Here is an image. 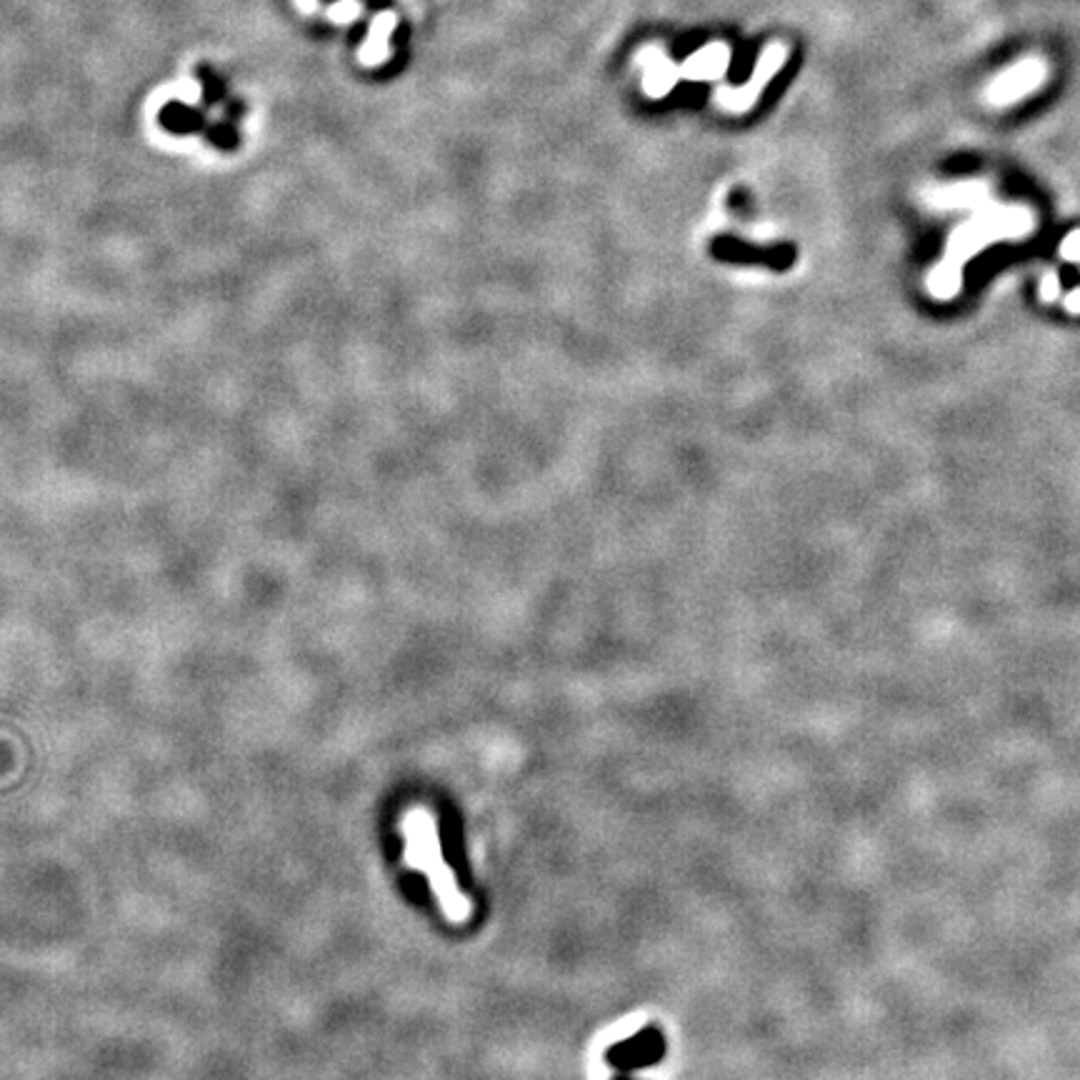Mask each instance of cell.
<instances>
[{
    "label": "cell",
    "instance_id": "cell-1",
    "mask_svg": "<svg viewBox=\"0 0 1080 1080\" xmlns=\"http://www.w3.org/2000/svg\"><path fill=\"white\" fill-rule=\"evenodd\" d=\"M405 835V865L418 873L428 875V883L433 895L438 898V905L453 923H463L470 915V900L463 890L455 885L453 870L448 868L440 848L438 830H435V818L430 810L413 808L408 810L403 820Z\"/></svg>",
    "mask_w": 1080,
    "mask_h": 1080
},
{
    "label": "cell",
    "instance_id": "cell-2",
    "mask_svg": "<svg viewBox=\"0 0 1080 1080\" xmlns=\"http://www.w3.org/2000/svg\"><path fill=\"white\" fill-rule=\"evenodd\" d=\"M1048 63L1040 55H1025V58L1015 60L1010 68L1000 70L998 75H993L988 85L983 90V100L990 108H1010V105L1020 103L1023 98H1028L1030 93L1045 85L1048 80Z\"/></svg>",
    "mask_w": 1080,
    "mask_h": 1080
},
{
    "label": "cell",
    "instance_id": "cell-3",
    "mask_svg": "<svg viewBox=\"0 0 1080 1080\" xmlns=\"http://www.w3.org/2000/svg\"><path fill=\"white\" fill-rule=\"evenodd\" d=\"M785 55H788V48H785L783 43H770L758 58V65H755L753 78H750L748 85H740V88H720L718 93H715V100H718L720 108L733 110V113H745V110L758 100V95L763 93L768 80L783 68Z\"/></svg>",
    "mask_w": 1080,
    "mask_h": 1080
},
{
    "label": "cell",
    "instance_id": "cell-4",
    "mask_svg": "<svg viewBox=\"0 0 1080 1080\" xmlns=\"http://www.w3.org/2000/svg\"><path fill=\"white\" fill-rule=\"evenodd\" d=\"M710 250L715 258L725 260V263L763 265L770 270H788L795 263V248L788 243L750 245L735 238H715Z\"/></svg>",
    "mask_w": 1080,
    "mask_h": 1080
},
{
    "label": "cell",
    "instance_id": "cell-5",
    "mask_svg": "<svg viewBox=\"0 0 1080 1080\" xmlns=\"http://www.w3.org/2000/svg\"><path fill=\"white\" fill-rule=\"evenodd\" d=\"M660 1053H663V1040H660L655 1033H645V1035H638V1038H633L630 1043L615 1048L613 1053H610V1058H613V1063H618V1065H638V1063H650V1060L658 1058Z\"/></svg>",
    "mask_w": 1080,
    "mask_h": 1080
},
{
    "label": "cell",
    "instance_id": "cell-6",
    "mask_svg": "<svg viewBox=\"0 0 1080 1080\" xmlns=\"http://www.w3.org/2000/svg\"><path fill=\"white\" fill-rule=\"evenodd\" d=\"M1060 253H1063L1068 260L1080 258V230H1075V233L1068 235V240L1060 245Z\"/></svg>",
    "mask_w": 1080,
    "mask_h": 1080
},
{
    "label": "cell",
    "instance_id": "cell-7",
    "mask_svg": "<svg viewBox=\"0 0 1080 1080\" xmlns=\"http://www.w3.org/2000/svg\"><path fill=\"white\" fill-rule=\"evenodd\" d=\"M1065 308H1068L1070 313H1080V290L1068 293V298H1065Z\"/></svg>",
    "mask_w": 1080,
    "mask_h": 1080
}]
</instances>
